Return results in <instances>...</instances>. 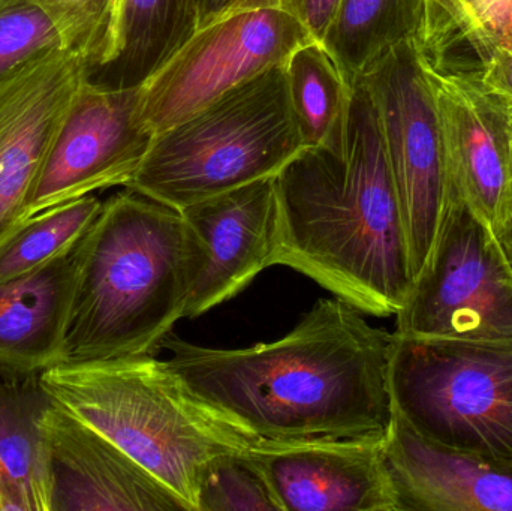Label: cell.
Masks as SVG:
<instances>
[{"mask_svg":"<svg viewBox=\"0 0 512 511\" xmlns=\"http://www.w3.org/2000/svg\"><path fill=\"white\" fill-rule=\"evenodd\" d=\"M394 333L340 299H322L282 339L216 350L168 336V366L259 441L387 437Z\"/></svg>","mask_w":512,"mask_h":511,"instance_id":"cell-1","label":"cell"},{"mask_svg":"<svg viewBox=\"0 0 512 511\" xmlns=\"http://www.w3.org/2000/svg\"><path fill=\"white\" fill-rule=\"evenodd\" d=\"M274 266L363 314L396 315L414 279L384 138L366 87H352L345 152L304 149L276 176Z\"/></svg>","mask_w":512,"mask_h":511,"instance_id":"cell-2","label":"cell"},{"mask_svg":"<svg viewBox=\"0 0 512 511\" xmlns=\"http://www.w3.org/2000/svg\"><path fill=\"white\" fill-rule=\"evenodd\" d=\"M189 252L179 210L126 189L74 249L66 362L155 356L185 318Z\"/></svg>","mask_w":512,"mask_h":511,"instance_id":"cell-3","label":"cell"},{"mask_svg":"<svg viewBox=\"0 0 512 511\" xmlns=\"http://www.w3.org/2000/svg\"><path fill=\"white\" fill-rule=\"evenodd\" d=\"M38 380L51 405L107 437L191 511L207 464L259 441L153 356L60 363Z\"/></svg>","mask_w":512,"mask_h":511,"instance_id":"cell-4","label":"cell"},{"mask_svg":"<svg viewBox=\"0 0 512 511\" xmlns=\"http://www.w3.org/2000/svg\"><path fill=\"white\" fill-rule=\"evenodd\" d=\"M304 149L285 65L274 66L155 135L125 188L180 212L276 177Z\"/></svg>","mask_w":512,"mask_h":511,"instance_id":"cell-5","label":"cell"},{"mask_svg":"<svg viewBox=\"0 0 512 511\" xmlns=\"http://www.w3.org/2000/svg\"><path fill=\"white\" fill-rule=\"evenodd\" d=\"M394 410L421 437L512 465V339H423L394 335Z\"/></svg>","mask_w":512,"mask_h":511,"instance_id":"cell-6","label":"cell"},{"mask_svg":"<svg viewBox=\"0 0 512 511\" xmlns=\"http://www.w3.org/2000/svg\"><path fill=\"white\" fill-rule=\"evenodd\" d=\"M358 81L378 114L415 281L448 213L463 201L451 177L432 84L415 41L394 48Z\"/></svg>","mask_w":512,"mask_h":511,"instance_id":"cell-7","label":"cell"},{"mask_svg":"<svg viewBox=\"0 0 512 511\" xmlns=\"http://www.w3.org/2000/svg\"><path fill=\"white\" fill-rule=\"evenodd\" d=\"M394 335L512 339V272L492 228L463 201L448 213L435 249L396 314Z\"/></svg>","mask_w":512,"mask_h":511,"instance_id":"cell-8","label":"cell"},{"mask_svg":"<svg viewBox=\"0 0 512 511\" xmlns=\"http://www.w3.org/2000/svg\"><path fill=\"white\" fill-rule=\"evenodd\" d=\"M313 41L282 8L237 12L201 27L141 84V120L161 134Z\"/></svg>","mask_w":512,"mask_h":511,"instance_id":"cell-9","label":"cell"},{"mask_svg":"<svg viewBox=\"0 0 512 511\" xmlns=\"http://www.w3.org/2000/svg\"><path fill=\"white\" fill-rule=\"evenodd\" d=\"M141 86L81 84L45 159L27 219L104 189L125 188L155 135L140 114Z\"/></svg>","mask_w":512,"mask_h":511,"instance_id":"cell-10","label":"cell"},{"mask_svg":"<svg viewBox=\"0 0 512 511\" xmlns=\"http://www.w3.org/2000/svg\"><path fill=\"white\" fill-rule=\"evenodd\" d=\"M89 77L80 54L57 47L0 78V251L29 221L45 159Z\"/></svg>","mask_w":512,"mask_h":511,"instance_id":"cell-11","label":"cell"},{"mask_svg":"<svg viewBox=\"0 0 512 511\" xmlns=\"http://www.w3.org/2000/svg\"><path fill=\"white\" fill-rule=\"evenodd\" d=\"M189 252L188 306L197 318L242 293L274 266L276 177L256 180L180 210Z\"/></svg>","mask_w":512,"mask_h":511,"instance_id":"cell-12","label":"cell"},{"mask_svg":"<svg viewBox=\"0 0 512 511\" xmlns=\"http://www.w3.org/2000/svg\"><path fill=\"white\" fill-rule=\"evenodd\" d=\"M385 438L258 441L248 456L280 511H399Z\"/></svg>","mask_w":512,"mask_h":511,"instance_id":"cell-13","label":"cell"},{"mask_svg":"<svg viewBox=\"0 0 512 511\" xmlns=\"http://www.w3.org/2000/svg\"><path fill=\"white\" fill-rule=\"evenodd\" d=\"M427 74L454 186L493 231L512 210V107L478 74Z\"/></svg>","mask_w":512,"mask_h":511,"instance_id":"cell-14","label":"cell"},{"mask_svg":"<svg viewBox=\"0 0 512 511\" xmlns=\"http://www.w3.org/2000/svg\"><path fill=\"white\" fill-rule=\"evenodd\" d=\"M53 511H191L164 483L90 426L54 405L41 417Z\"/></svg>","mask_w":512,"mask_h":511,"instance_id":"cell-15","label":"cell"},{"mask_svg":"<svg viewBox=\"0 0 512 511\" xmlns=\"http://www.w3.org/2000/svg\"><path fill=\"white\" fill-rule=\"evenodd\" d=\"M384 456L399 511H512V465L433 443L396 410Z\"/></svg>","mask_w":512,"mask_h":511,"instance_id":"cell-16","label":"cell"},{"mask_svg":"<svg viewBox=\"0 0 512 511\" xmlns=\"http://www.w3.org/2000/svg\"><path fill=\"white\" fill-rule=\"evenodd\" d=\"M74 291V251L0 284V374L38 377L66 362Z\"/></svg>","mask_w":512,"mask_h":511,"instance_id":"cell-17","label":"cell"},{"mask_svg":"<svg viewBox=\"0 0 512 511\" xmlns=\"http://www.w3.org/2000/svg\"><path fill=\"white\" fill-rule=\"evenodd\" d=\"M50 405L38 377L0 374V511H53L41 417Z\"/></svg>","mask_w":512,"mask_h":511,"instance_id":"cell-18","label":"cell"},{"mask_svg":"<svg viewBox=\"0 0 512 511\" xmlns=\"http://www.w3.org/2000/svg\"><path fill=\"white\" fill-rule=\"evenodd\" d=\"M415 45L430 71L480 75L496 48L512 51V0H424Z\"/></svg>","mask_w":512,"mask_h":511,"instance_id":"cell-19","label":"cell"},{"mask_svg":"<svg viewBox=\"0 0 512 511\" xmlns=\"http://www.w3.org/2000/svg\"><path fill=\"white\" fill-rule=\"evenodd\" d=\"M197 30V0H122L105 86H141Z\"/></svg>","mask_w":512,"mask_h":511,"instance_id":"cell-20","label":"cell"},{"mask_svg":"<svg viewBox=\"0 0 512 511\" xmlns=\"http://www.w3.org/2000/svg\"><path fill=\"white\" fill-rule=\"evenodd\" d=\"M424 0H339L322 36L349 86L403 42L415 41Z\"/></svg>","mask_w":512,"mask_h":511,"instance_id":"cell-21","label":"cell"},{"mask_svg":"<svg viewBox=\"0 0 512 511\" xmlns=\"http://www.w3.org/2000/svg\"><path fill=\"white\" fill-rule=\"evenodd\" d=\"M289 99L306 149L345 152L352 87L321 42L298 48L285 63Z\"/></svg>","mask_w":512,"mask_h":511,"instance_id":"cell-22","label":"cell"},{"mask_svg":"<svg viewBox=\"0 0 512 511\" xmlns=\"http://www.w3.org/2000/svg\"><path fill=\"white\" fill-rule=\"evenodd\" d=\"M102 203L95 195L32 216L0 251V284L30 275L74 251Z\"/></svg>","mask_w":512,"mask_h":511,"instance_id":"cell-23","label":"cell"},{"mask_svg":"<svg viewBox=\"0 0 512 511\" xmlns=\"http://www.w3.org/2000/svg\"><path fill=\"white\" fill-rule=\"evenodd\" d=\"M197 511H280L248 452L225 453L201 476Z\"/></svg>","mask_w":512,"mask_h":511,"instance_id":"cell-24","label":"cell"},{"mask_svg":"<svg viewBox=\"0 0 512 511\" xmlns=\"http://www.w3.org/2000/svg\"><path fill=\"white\" fill-rule=\"evenodd\" d=\"M38 6L59 33L62 48L80 54L98 71L107 59L113 0H26Z\"/></svg>","mask_w":512,"mask_h":511,"instance_id":"cell-25","label":"cell"},{"mask_svg":"<svg viewBox=\"0 0 512 511\" xmlns=\"http://www.w3.org/2000/svg\"><path fill=\"white\" fill-rule=\"evenodd\" d=\"M57 47H62L59 33L38 6L18 0L0 12V78Z\"/></svg>","mask_w":512,"mask_h":511,"instance_id":"cell-26","label":"cell"},{"mask_svg":"<svg viewBox=\"0 0 512 511\" xmlns=\"http://www.w3.org/2000/svg\"><path fill=\"white\" fill-rule=\"evenodd\" d=\"M480 81L487 92L493 93L512 107V51L496 48L480 72Z\"/></svg>","mask_w":512,"mask_h":511,"instance_id":"cell-27","label":"cell"},{"mask_svg":"<svg viewBox=\"0 0 512 511\" xmlns=\"http://www.w3.org/2000/svg\"><path fill=\"white\" fill-rule=\"evenodd\" d=\"M337 2L339 0H282L280 8L295 15L312 32L313 38L321 42Z\"/></svg>","mask_w":512,"mask_h":511,"instance_id":"cell-28","label":"cell"},{"mask_svg":"<svg viewBox=\"0 0 512 511\" xmlns=\"http://www.w3.org/2000/svg\"><path fill=\"white\" fill-rule=\"evenodd\" d=\"M280 3L282 0H197L198 29L237 12L280 8Z\"/></svg>","mask_w":512,"mask_h":511,"instance_id":"cell-29","label":"cell"},{"mask_svg":"<svg viewBox=\"0 0 512 511\" xmlns=\"http://www.w3.org/2000/svg\"><path fill=\"white\" fill-rule=\"evenodd\" d=\"M493 234H495L499 248H501L502 254H504L505 260H507L512 272V210L507 219L498 228L493 230Z\"/></svg>","mask_w":512,"mask_h":511,"instance_id":"cell-30","label":"cell"},{"mask_svg":"<svg viewBox=\"0 0 512 511\" xmlns=\"http://www.w3.org/2000/svg\"><path fill=\"white\" fill-rule=\"evenodd\" d=\"M120 8H122V0H113V24H111L110 47H108L107 59H105L104 65L107 63L108 56H110L111 45H113L114 32H116L117 20H119Z\"/></svg>","mask_w":512,"mask_h":511,"instance_id":"cell-31","label":"cell"},{"mask_svg":"<svg viewBox=\"0 0 512 511\" xmlns=\"http://www.w3.org/2000/svg\"><path fill=\"white\" fill-rule=\"evenodd\" d=\"M15 2H18V0H0V12L5 11L9 6L14 5Z\"/></svg>","mask_w":512,"mask_h":511,"instance_id":"cell-32","label":"cell"}]
</instances>
